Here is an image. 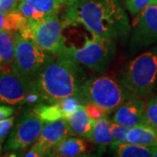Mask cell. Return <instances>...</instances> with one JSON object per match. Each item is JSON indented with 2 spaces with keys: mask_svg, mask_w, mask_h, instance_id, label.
Here are the masks:
<instances>
[{
  "mask_svg": "<svg viewBox=\"0 0 157 157\" xmlns=\"http://www.w3.org/2000/svg\"><path fill=\"white\" fill-rule=\"evenodd\" d=\"M61 113L62 118L66 119L78 108L84 107V103L78 96H68L55 102Z\"/></svg>",
  "mask_w": 157,
  "mask_h": 157,
  "instance_id": "7402d4cb",
  "label": "cell"
},
{
  "mask_svg": "<svg viewBox=\"0 0 157 157\" xmlns=\"http://www.w3.org/2000/svg\"><path fill=\"white\" fill-rule=\"evenodd\" d=\"M16 33H0V70L11 69L15 57Z\"/></svg>",
  "mask_w": 157,
  "mask_h": 157,
  "instance_id": "e0dca14e",
  "label": "cell"
},
{
  "mask_svg": "<svg viewBox=\"0 0 157 157\" xmlns=\"http://www.w3.org/2000/svg\"><path fill=\"white\" fill-rule=\"evenodd\" d=\"M145 101L139 97H133L122 103L115 110L113 121L131 128L144 123Z\"/></svg>",
  "mask_w": 157,
  "mask_h": 157,
  "instance_id": "4fadbf2b",
  "label": "cell"
},
{
  "mask_svg": "<svg viewBox=\"0 0 157 157\" xmlns=\"http://www.w3.org/2000/svg\"><path fill=\"white\" fill-rule=\"evenodd\" d=\"M63 25L57 15L47 17L40 22H30L18 33L25 38L33 40L42 49L56 54L66 46V39L62 33Z\"/></svg>",
  "mask_w": 157,
  "mask_h": 157,
  "instance_id": "52a82bcc",
  "label": "cell"
},
{
  "mask_svg": "<svg viewBox=\"0 0 157 157\" xmlns=\"http://www.w3.org/2000/svg\"><path fill=\"white\" fill-rule=\"evenodd\" d=\"M129 128L122 126L121 124L116 123L114 121L111 122V133L113 136V141L118 142H127V135Z\"/></svg>",
  "mask_w": 157,
  "mask_h": 157,
  "instance_id": "d4e9b609",
  "label": "cell"
},
{
  "mask_svg": "<svg viewBox=\"0 0 157 157\" xmlns=\"http://www.w3.org/2000/svg\"><path fill=\"white\" fill-rule=\"evenodd\" d=\"M156 1H157V0H156Z\"/></svg>",
  "mask_w": 157,
  "mask_h": 157,
  "instance_id": "d6a6232c",
  "label": "cell"
},
{
  "mask_svg": "<svg viewBox=\"0 0 157 157\" xmlns=\"http://www.w3.org/2000/svg\"><path fill=\"white\" fill-rule=\"evenodd\" d=\"M28 22V19L17 10L10 12H0V33L19 32L27 25Z\"/></svg>",
  "mask_w": 157,
  "mask_h": 157,
  "instance_id": "ffe728a7",
  "label": "cell"
},
{
  "mask_svg": "<svg viewBox=\"0 0 157 157\" xmlns=\"http://www.w3.org/2000/svg\"><path fill=\"white\" fill-rule=\"evenodd\" d=\"M115 40L107 39L93 35L91 39L86 38L82 46H65L61 52L80 66L101 72L110 64L115 54Z\"/></svg>",
  "mask_w": 157,
  "mask_h": 157,
  "instance_id": "5b68a950",
  "label": "cell"
},
{
  "mask_svg": "<svg viewBox=\"0 0 157 157\" xmlns=\"http://www.w3.org/2000/svg\"><path fill=\"white\" fill-rule=\"evenodd\" d=\"M44 123L62 118L61 113L55 102L53 103H39L33 108Z\"/></svg>",
  "mask_w": 157,
  "mask_h": 157,
  "instance_id": "44dd1931",
  "label": "cell"
},
{
  "mask_svg": "<svg viewBox=\"0 0 157 157\" xmlns=\"http://www.w3.org/2000/svg\"><path fill=\"white\" fill-rule=\"evenodd\" d=\"M60 6L59 0H21L17 11L30 22H40L57 15Z\"/></svg>",
  "mask_w": 157,
  "mask_h": 157,
  "instance_id": "7c38bea8",
  "label": "cell"
},
{
  "mask_svg": "<svg viewBox=\"0 0 157 157\" xmlns=\"http://www.w3.org/2000/svg\"><path fill=\"white\" fill-rule=\"evenodd\" d=\"M2 149H3V143L0 142V154H1V152H2Z\"/></svg>",
  "mask_w": 157,
  "mask_h": 157,
  "instance_id": "1f68e13d",
  "label": "cell"
},
{
  "mask_svg": "<svg viewBox=\"0 0 157 157\" xmlns=\"http://www.w3.org/2000/svg\"><path fill=\"white\" fill-rule=\"evenodd\" d=\"M86 79L80 65L63 53H56L51 55L29 84L41 103H53L68 96L79 97Z\"/></svg>",
  "mask_w": 157,
  "mask_h": 157,
  "instance_id": "7a4b0ae2",
  "label": "cell"
},
{
  "mask_svg": "<svg viewBox=\"0 0 157 157\" xmlns=\"http://www.w3.org/2000/svg\"><path fill=\"white\" fill-rule=\"evenodd\" d=\"M118 81L136 97L149 95L157 84V46L129 62L121 71Z\"/></svg>",
  "mask_w": 157,
  "mask_h": 157,
  "instance_id": "3957f363",
  "label": "cell"
},
{
  "mask_svg": "<svg viewBox=\"0 0 157 157\" xmlns=\"http://www.w3.org/2000/svg\"><path fill=\"white\" fill-rule=\"evenodd\" d=\"M44 124L33 109L23 113L17 124L13 126L11 135L4 146V150H24L33 145L38 139Z\"/></svg>",
  "mask_w": 157,
  "mask_h": 157,
  "instance_id": "9c48e42d",
  "label": "cell"
},
{
  "mask_svg": "<svg viewBox=\"0 0 157 157\" xmlns=\"http://www.w3.org/2000/svg\"><path fill=\"white\" fill-rule=\"evenodd\" d=\"M111 122L112 121L107 115L95 121L88 140L100 147L110 145L113 142Z\"/></svg>",
  "mask_w": 157,
  "mask_h": 157,
  "instance_id": "ac0fdd59",
  "label": "cell"
},
{
  "mask_svg": "<svg viewBox=\"0 0 157 157\" xmlns=\"http://www.w3.org/2000/svg\"><path fill=\"white\" fill-rule=\"evenodd\" d=\"M14 121L15 117L12 115L0 120V142L3 143L5 141L14 126Z\"/></svg>",
  "mask_w": 157,
  "mask_h": 157,
  "instance_id": "484cf974",
  "label": "cell"
},
{
  "mask_svg": "<svg viewBox=\"0 0 157 157\" xmlns=\"http://www.w3.org/2000/svg\"><path fill=\"white\" fill-rule=\"evenodd\" d=\"M72 135L86 137L88 139L95 121L92 120L86 112L84 107L78 108L75 112L66 118Z\"/></svg>",
  "mask_w": 157,
  "mask_h": 157,
  "instance_id": "9a60e30c",
  "label": "cell"
},
{
  "mask_svg": "<svg viewBox=\"0 0 157 157\" xmlns=\"http://www.w3.org/2000/svg\"><path fill=\"white\" fill-rule=\"evenodd\" d=\"M110 148L114 155L119 157H149L152 155L153 147L113 141L110 144Z\"/></svg>",
  "mask_w": 157,
  "mask_h": 157,
  "instance_id": "d6986e66",
  "label": "cell"
},
{
  "mask_svg": "<svg viewBox=\"0 0 157 157\" xmlns=\"http://www.w3.org/2000/svg\"><path fill=\"white\" fill-rule=\"evenodd\" d=\"M69 135L72 134L67 121L64 118L45 123L37 140L25 156H50L52 149Z\"/></svg>",
  "mask_w": 157,
  "mask_h": 157,
  "instance_id": "30bf717a",
  "label": "cell"
},
{
  "mask_svg": "<svg viewBox=\"0 0 157 157\" xmlns=\"http://www.w3.org/2000/svg\"><path fill=\"white\" fill-rule=\"evenodd\" d=\"M153 157H157V147H153L152 148V155Z\"/></svg>",
  "mask_w": 157,
  "mask_h": 157,
  "instance_id": "4dcf8cb0",
  "label": "cell"
},
{
  "mask_svg": "<svg viewBox=\"0 0 157 157\" xmlns=\"http://www.w3.org/2000/svg\"><path fill=\"white\" fill-rule=\"evenodd\" d=\"M150 2L151 0H124V5L129 13L133 17H135Z\"/></svg>",
  "mask_w": 157,
  "mask_h": 157,
  "instance_id": "cb8c5ba5",
  "label": "cell"
},
{
  "mask_svg": "<svg viewBox=\"0 0 157 157\" xmlns=\"http://www.w3.org/2000/svg\"><path fill=\"white\" fill-rule=\"evenodd\" d=\"M86 149V143L82 139L78 137H67L54 147L50 156L74 157L84 154Z\"/></svg>",
  "mask_w": 157,
  "mask_h": 157,
  "instance_id": "2e32d148",
  "label": "cell"
},
{
  "mask_svg": "<svg viewBox=\"0 0 157 157\" xmlns=\"http://www.w3.org/2000/svg\"><path fill=\"white\" fill-rule=\"evenodd\" d=\"M15 39V57L11 71L30 83L48 61L52 53L42 49L33 39L23 37L18 32Z\"/></svg>",
  "mask_w": 157,
  "mask_h": 157,
  "instance_id": "8992f818",
  "label": "cell"
},
{
  "mask_svg": "<svg viewBox=\"0 0 157 157\" xmlns=\"http://www.w3.org/2000/svg\"><path fill=\"white\" fill-rule=\"evenodd\" d=\"M127 142L157 147V128L146 123L138 124L129 128L127 135Z\"/></svg>",
  "mask_w": 157,
  "mask_h": 157,
  "instance_id": "5bb4252c",
  "label": "cell"
},
{
  "mask_svg": "<svg viewBox=\"0 0 157 157\" xmlns=\"http://www.w3.org/2000/svg\"><path fill=\"white\" fill-rule=\"evenodd\" d=\"M129 48L133 52L157 43V1L151 2L135 16Z\"/></svg>",
  "mask_w": 157,
  "mask_h": 157,
  "instance_id": "ba28073f",
  "label": "cell"
},
{
  "mask_svg": "<svg viewBox=\"0 0 157 157\" xmlns=\"http://www.w3.org/2000/svg\"><path fill=\"white\" fill-rule=\"evenodd\" d=\"M67 25L81 24L92 35L116 40L130 32L128 17L119 0H78L68 6Z\"/></svg>",
  "mask_w": 157,
  "mask_h": 157,
  "instance_id": "6da1fadb",
  "label": "cell"
},
{
  "mask_svg": "<svg viewBox=\"0 0 157 157\" xmlns=\"http://www.w3.org/2000/svg\"><path fill=\"white\" fill-rule=\"evenodd\" d=\"M14 112H15V109L13 107L0 105V120L11 116L14 113Z\"/></svg>",
  "mask_w": 157,
  "mask_h": 157,
  "instance_id": "f1b7e54d",
  "label": "cell"
},
{
  "mask_svg": "<svg viewBox=\"0 0 157 157\" xmlns=\"http://www.w3.org/2000/svg\"><path fill=\"white\" fill-rule=\"evenodd\" d=\"M21 0H0V12L17 11Z\"/></svg>",
  "mask_w": 157,
  "mask_h": 157,
  "instance_id": "83f0119b",
  "label": "cell"
},
{
  "mask_svg": "<svg viewBox=\"0 0 157 157\" xmlns=\"http://www.w3.org/2000/svg\"><path fill=\"white\" fill-rule=\"evenodd\" d=\"M144 123L157 128V97L153 96L145 102Z\"/></svg>",
  "mask_w": 157,
  "mask_h": 157,
  "instance_id": "603a6c76",
  "label": "cell"
},
{
  "mask_svg": "<svg viewBox=\"0 0 157 157\" xmlns=\"http://www.w3.org/2000/svg\"><path fill=\"white\" fill-rule=\"evenodd\" d=\"M31 93L29 82L8 70H0V105L17 107L26 103Z\"/></svg>",
  "mask_w": 157,
  "mask_h": 157,
  "instance_id": "8fae6325",
  "label": "cell"
},
{
  "mask_svg": "<svg viewBox=\"0 0 157 157\" xmlns=\"http://www.w3.org/2000/svg\"><path fill=\"white\" fill-rule=\"evenodd\" d=\"M156 85H157V84H156Z\"/></svg>",
  "mask_w": 157,
  "mask_h": 157,
  "instance_id": "836d02e7",
  "label": "cell"
},
{
  "mask_svg": "<svg viewBox=\"0 0 157 157\" xmlns=\"http://www.w3.org/2000/svg\"><path fill=\"white\" fill-rule=\"evenodd\" d=\"M78 0H59V2L61 3V5H65V6H71L74 4L75 2H77Z\"/></svg>",
  "mask_w": 157,
  "mask_h": 157,
  "instance_id": "f546056e",
  "label": "cell"
},
{
  "mask_svg": "<svg viewBox=\"0 0 157 157\" xmlns=\"http://www.w3.org/2000/svg\"><path fill=\"white\" fill-rule=\"evenodd\" d=\"M136 97L115 79L101 76L86 79L80 90L79 98L83 103H92L107 113L113 112L122 103Z\"/></svg>",
  "mask_w": 157,
  "mask_h": 157,
  "instance_id": "277c9868",
  "label": "cell"
},
{
  "mask_svg": "<svg viewBox=\"0 0 157 157\" xmlns=\"http://www.w3.org/2000/svg\"><path fill=\"white\" fill-rule=\"evenodd\" d=\"M85 109H86V113L88 114V116L94 121H97L107 114V113L103 109H101V107L96 106L94 104H92V103L85 104Z\"/></svg>",
  "mask_w": 157,
  "mask_h": 157,
  "instance_id": "4316f807",
  "label": "cell"
}]
</instances>
